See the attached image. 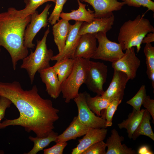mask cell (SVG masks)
Wrapping results in <instances>:
<instances>
[{
    "label": "cell",
    "instance_id": "484cf974",
    "mask_svg": "<svg viewBox=\"0 0 154 154\" xmlns=\"http://www.w3.org/2000/svg\"><path fill=\"white\" fill-rule=\"evenodd\" d=\"M57 132L53 130L46 137H35L30 136L29 139L34 142V145L32 149L27 154H36L38 152L48 146L52 142H55L58 135Z\"/></svg>",
    "mask_w": 154,
    "mask_h": 154
},
{
    "label": "cell",
    "instance_id": "d6986e66",
    "mask_svg": "<svg viewBox=\"0 0 154 154\" xmlns=\"http://www.w3.org/2000/svg\"><path fill=\"white\" fill-rule=\"evenodd\" d=\"M124 137L119 135L115 129L111 130V134L107 139L106 143L107 147L106 154H136L137 152L131 148L128 147L121 142Z\"/></svg>",
    "mask_w": 154,
    "mask_h": 154
},
{
    "label": "cell",
    "instance_id": "5bb4252c",
    "mask_svg": "<svg viewBox=\"0 0 154 154\" xmlns=\"http://www.w3.org/2000/svg\"><path fill=\"white\" fill-rule=\"evenodd\" d=\"M115 17L113 13L105 17L95 18L90 23L83 22L78 32L80 35L86 33H96L102 32L106 33L112 28Z\"/></svg>",
    "mask_w": 154,
    "mask_h": 154
},
{
    "label": "cell",
    "instance_id": "f546056e",
    "mask_svg": "<svg viewBox=\"0 0 154 154\" xmlns=\"http://www.w3.org/2000/svg\"><path fill=\"white\" fill-rule=\"evenodd\" d=\"M121 101V100L118 99L114 100L110 102L107 108L104 110V114L103 115H104L106 120L107 127L112 126L113 116L117 107Z\"/></svg>",
    "mask_w": 154,
    "mask_h": 154
},
{
    "label": "cell",
    "instance_id": "e0dca14e",
    "mask_svg": "<svg viewBox=\"0 0 154 154\" xmlns=\"http://www.w3.org/2000/svg\"><path fill=\"white\" fill-rule=\"evenodd\" d=\"M97 40L94 33H86L80 35L74 58H92L97 48Z\"/></svg>",
    "mask_w": 154,
    "mask_h": 154
},
{
    "label": "cell",
    "instance_id": "4dcf8cb0",
    "mask_svg": "<svg viewBox=\"0 0 154 154\" xmlns=\"http://www.w3.org/2000/svg\"><path fill=\"white\" fill-rule=\"evenodd\" d=\"M67 0H56L54 8L48 19V22L53 25L59 20L64 4Z\"/></svg>",
    "mask_w": 154,
    "mask_h": 154
},
{
    "label": "cell",
    "instance_id": "d4e9b609",
    "mask_svg": "<svg viewBox=\"0 0 154 154\" xmlns=\"http://www.w3.org/2000/svg\"><path fill=\"white\" fill-rule=\"evenodd\" d=\"M151 116L149 112L145 109L142 119L132 135V139L133 140L140 135H144L154 141V133L150 124Z\"/></svg>",
    "mask_w": 154,
    "mask_h": 154
},
{
    "label": "cell",
    "instance_id": "7402d4cb",
    "mask_svg": "<svg viewBox=\"0 0 154 154\" xmlns=\"http://www.w3.org/2000/svg\"><path fill=\"white\" fill-rule=\"evenodd\" d=\"M145 110V109H142L139 111H137L133 108L132 112L129 114L128 118L117 124L119 129H126L128 137L129 139L132 138L134 132L139 125Z\"/></svg>",
    "mask_w": 154,
    "mask_h": 154
},
{
    "label": "cell",
    "instance_id": "8d00e7d4",
    "mask_svg": "<svg viewBox=\"0 0 154 154\" xmlns=\"http://www.w3.org/2000/svg\"><path fill=\"white\" fill-rule=\"evenodd\" d=\"M154 41V32L148 33L143 38L142 43H150Z\"/></svg>",
    "mask_w": 154,
    "mask_h": 154
},
{
    "label": "cell",
    "instance_id": "ba28073f",
    "mask_svg": "<svg viewBox=\"0 0 154 154\" xmlns=\"http://www.w3.org/2000/svg\"><path fill=\"white\" fill-rule=\"evenodd\" d=\"M86 92L79 93L73 99L78 108V120L82 124L90 128H106L105 118L96 116L87 106L85 98Z\"/></svg>",
    "mask_w": 154,
    "mask_h": 154
},
{
    "label": "cell",
    "instance_id": "ac0fdd59",
    "mask_svg": "<svg viewBox=\"0 0 154 154\" xmlns=\"http://www.w3.org/2000/svg\"><path fill=\"white\" fill-rule=\"evenodd\" d=\"M91 128L82 124L77 116H74L70 125L61 134L58 135L55 142L56 143L66 142L85 135Z\"/></svg>",
    "mask_w": 154,
    "mask_h": 154
},
{
    "label": "cell",
    "instance_id": "5b68a950",
    "mask_svg": "<svg viewBox=\"0 0 154 154\" xmlns=\"http://www.w3.org/2000/svg\"><path fill=\"white\" fill-rule=\"evenodd\" d=\"M75 58V62L71 72L62 84L61 92L65 102L67 103L78 95L80 86L85 83L90 66V59Z\"/></svg>",
    "mask_w": 154,
    "mask_h": 154
},
{
    "label": "cell",
    "instance_id": "74e56055",
    "mask_svg": "<svg viewBox=\"0 0 154 154\" xmlns=\"http://www.w3.org/2000/svg\"><path fill=\"white\" fill-rule=\"evenodd\" d=\"M154 153L151 150L149 147L143 145L141 146L138 149V154H153Z\"/></svg>",
    "mask_w": 154,
    "mask_h": 154
},
{
    "label": "cell",
    "instance_id": "8992f818",
    "mask_svg": "<svg viewBox=\"0 0 154 154\" xmlns=\"http://www.w3.org/2000/svg\"><path fill=\"white\" fill-rule=\"evenodd\" d=\"M95 34L98 45L92 58L112 63L123 54V47L121 43L109 40L106 33L100 32Z\"/></svg>",
    "mask_w": 154,
    "mask_h": 154
},
{
    "label": "cell",
    "instance_id": "9a60e30c",
    "mask_svg": "<svg viewBox=\"0 0 154 154\" xmlns=\"http://www.w3.org/2000/svg\"><path fill=\"white\" fill-rule=\"evenodd\" d=\"M42 81L45 84L46 91L52 98L56 99L61 92L62 84L52 66L39 71Z\"/></svg>",
    "mask_w": 154,
    "mask_h": 154
},
{
    "label": "cell",
    "instance_id": "9c48e42d",
    "mask_svg": "<svg viewBox=\"0 0 154 154\" xmlns=\"http://www.w3.org/2000/svg\"><path fill=\"white\" fill-rule=\"evenodd\" d=\"M52 5L47 4L40 14L36 11L31 14L30 21L25 29L24 37V45L27 48H33L35 45L33 43L35 37L42 28L48 25V11Z\"/></svg>",
    "mask_w": 154,
    "mask_h": 154
},
{
    "label": "cell",
    "instance_id": "d590c367",
    "mask_svg": "<svg viewBox=\"0 0 154 154\" xmlns=\"http://www.w3.org/2000/svg\"><path fill=\"white\" fill-rule=\"evenodd\" d=\"M142 105L146 108L152 116L154 121V100L151 98L149 96H146L143 102Z\"/></svg>",
    "mask_w": 154,
    "mask_h": 154
},
{
    "label": "cell",
    "instance_id": "4316f807",
    "mask_svg": "<svg viewBox=\"0 0 154 154\" xmlns=\"http://www.w3.org/2000/svg\"><path fill=\"white\" fill-rule=\"evenodd\" d=\"M146 57L147 67L146 74L151 80L152 85L154 88V47L151 43L146 44L143 49Z\"/></svg>",
    "mask_w": 154,
    "mask_h": 154
},
{
    "label": "cell",
    "instance_id": "4fadbf2b",
    "mask_svg": "<svg viewBox=\"0 0 154 154\" xmlns=\"http://www.w3.org/2000/svg\"><path fill=\"white\" fill-rule=\"evenodd\" d=\"M88 3L94 9L96 18H100L108 16L113 13L114 11L121 10L126 5L124 1L118 0H80Z\"/></svg>",
    "mask_w": 154,
    "mask_h": 154
},
{
    "label": "cell",
    "instance_id": "6da1fadb",
    "mask_svg": "<svg viewBox=\"0 0 154 154\" xmlns=\"http://www.w3.org/2000/svg\"><path fill=\"white\" fill-rule=\"evenodd\" d=\"M0 96L10 100L19 112V117L6 119L0 123V129L9 126H20L28 132L32 131L36 136H47L54 128V124L59 118L58 109L54 108L52 101L42 98L36 85L25 90L18 81L0 82Z\"/></svg>",
    "mask_w": 154,
    "mask_h": 154
},
{
    "label": "cell",
    "instance_id": "d6a6232c",
    "mask_svg": "<svg viewBox=\"0 0 154 154\" xmlns=\"http://www.w3.org/2000/svg\"><path fill=\"white\" fill-rule=\"evenodd\" d=\"M125 2L129 6L139 7L141 6L147 8V11L154 12V2L151 0H120Z\"/></svg>",
    "mask_w": 154,
    "mask_h": 154
},
{
    "label": "cell",
    "instance_id": "1f68e13d",
    "mask_svg": "<svg viewBox=\"0 0 154 154\" xmlns=\"http://www.w3.org/2000/svg\"><path fill=\"white\" fill-rule=\"evenodd\" d=\"M107 145L103 141L92 144L85 150L82 154H106Z\"/></svg>",
    "mask_w": 154,
    "mask_h": 154
},
{
    "label": "cell",
    "instance_id": "e575fe53",
    "mask_svg": "<svg viewBox=\"0 0 154 154\" xmlns=\"http://www.w3.org/2000/svg\"><path fill=\"white\" fill-rule=\"evenodd\" d=\"M12 104L11 101L8 98L0 96V123L4 117L6 109L9 108Z\"/></svg>",
    "mask_w": 154,
    "mask_h": 154
},
{
    "label": "cell",
    "instance_id": "277c9868",
    "mask_svg": "<svg viewBox=\"0 0 154 154\" xmlns=\"http://www.w3.org/2000/svg\"><path fill=\"white\" fill-rule=\"evenodd\" d=\"M50 31L48 27L42 39L40 40H37L35 50L33 52L31 50L29 55L23 60L21 68L26 70L31 84L37 72L50 66V62L53 56V53L51 49H48L46 44L47 38Z\"/></svg>",
    "mask_w": 154,
    "mask_h": 154
},
{
    "label": "cell",
    "instance_id": "2e32d148",
    "mask_svg": "<svg viewBox=\"0 0 154 154\" xmlns=\"http://www.w3.org/2000/svg\"><path fill=\"white\" fill-rule=\"evenodd\" d=\"M106 128H91L81 139L78 140L79 143L72 149V154H82L86 149L92 144L103 141L108 133Z\"/></svg>",
    "mask_w": 154,
    "mask_h": 154
},
{
    "label": "cell",
    "instance_id": "ffe728a7",
    "mask_svg": "<svg viewBox=\"0 0 154 154\" xmlns=\"http://www.w3.org/2000/svg\"><path fill=\"white\" fill-rule=\"evenodd\" d=\"M78 4V8L76 10H72L70 13L62 12L60 17L68 21L74 20L76 21H80L90 23L95 18L94 11L89 9L87 10L86 5L82 3L80 0H77Z\"/></svg>",
    "mask_w": 154,
    "mask_h": 154
},
{
    "label": "cell",
    "instance_id": "f1b7e54d",
    "mask_svg": "<svg viewBox=\"0 0 154 154\" xmlns=\"http://www.w3.org/2000/svg\"><path fill=\"white\" fill-rule=\"evenodd\" d=\"M146 96L145 86L142 85L136 94L127 101L126 103L131 106L136 111H139Z\"/></svg>",
    "mask_w": 154,
    "mask_h": 154
},
{
    "label": "cell",
    "instance_id": "836d02e7",
    "mask_svg": "<svg viewBox=\"0 0 154 154\" xmlns=\"http://www.w3.org/2000/svg\"><path fill=\"white\" fill-rule=\"evenodd\" d=\"M68 144L67 142L57 143L52 147L44 149V154H62L64 149Z\"/></svg>",
    "mask_w": 154,
    "mask_h": 154
},
{
    "label": "cell",
    "instance_id": "83f0119b",
    "mask_svg": "<svg viewBox=\"0 0 154 154\" xmlns=\"http://www.w3.org/2000/svg\"><path fill=\"white\" fill-rule=\"evenodd\" d=\"M49 1L55 3L56 0H24L25 4V8L21 10H17L15 9V11L18 16L25 17L36 11L42 5Z\"/></svg>",
    "mask_w": 154,
    "mask_h": 154
},
{
    "label": "cell",
    "instance_id": "3957f363",
    "mask_svg": "<svg viewBox=\"0 0 154 154\" xmlns=\"http://www.w3.org/2000/svg\"><path fill=\"white\" fill-rule=\"evenodd\" d=\"M144 16V14L139 15L133 20L126 21L121 27L117 39L122 44L123 50L135 46L138 53L144 37L148 33L154 32L153 26Z\"/></svg>",
    "mask_w": 154,
    "mask_h": 154
},
{
    "label": "cell",
    "instance_id": "44dd1931",
    "mask_svg": "<svg viewBox=\"0 0 154 154\" xmlns=\"http://www.w3.org/2000/svg\"><path fill=\"white\" fill-rule=\"evenodd\" d=\"M57 22L53 25L52 30L54 40L59 53L64 46L71 25L69 21L62 19Z\"/></svg>",
    "mask_w": 154,
    "mask_h": 154
},
{
    "label": "cell",
    "instance_id": "7c38bea8",
    "mask_svg": "<svg viewBox=\"0 0 154 154\" xmlns=\"http://www.w3.org/2000/svg\"><path fill=\"white\" fill-rule=\"evenodd\" d=\"M129 79L124 73L114 70L111 82L106 90L102 96L111 102L114 99L122 101L124 91Z\"/></svg>",
    "mask_w": 154,
    "mask_h": 154
},
{
    "label": "cell",
    "instance_id": "603a6c76",
    "mask_svg": "<svg viewBox=\"0 0 154 154\" xmlns=\"http://www.w3.org/2000/svg\"><path fill=\"white\" fill-rule=\"evenodd\" d=\"M86 101L89 108L96 116L101 117V112L106 109L111 102L102 95H97L94 97L86 92Z\"/></svg>",
    "mask_w": 154,
    "mask_h": 154
},
{
    "label": "cell",
    "instance_id": "52a82bcc",
    "mask_svg": "<svg viewBox=\"0 0 154 154\" xmlns=\"http://www.w3.org/2000/svg\"><path fill=\"white\" fill-rule=\"evenodd\" d=\"M108 72V66L103 62L90 60L84 83L88 89L98 95H102Z\"/></svg>",
    "mask_w": 154,
    "mask_h": 154
},
{
    "label": "cell",
    "instance_id": "30bf717a",
    "mask_svg": "<svg viewBox=\"0 0 154 154\" xmlns=\"http://www.w3.org/2000/svg\"><path fill=\"white\" fill-rule=\"evenodd\" d=\"M125 52L119 59L112 63L114 70L122 72L127 76L129 80H133L136 75L141 61L136 56L134 47L125 50Z\"/></svg>",
    "mask_w": 154,
    "mask_h": 154
},
{
    "label": "cell",
    "instance_id": "cb8c5ba5",
    "mask_svg": "<svg viewBox=\"0 0 154 154\" xmlns=\"http://www.w3.org/2000/svg\"><path fill=\"white\" fill-rule=\"evenodd\" d=\"M75 62V58L63 59L57 61L52 66L61 84L71 72Z\"/></svg>",
    "mask_w": 154,
    "mask_h": 154
},
{
    "label": "cell",
    "instance_id": "7a4b0ae2",
    "mask_svg": "<svg viewBox=\"0 0 154 154\" xmlns=\"http://www.w3.org/2000/svg\"><path fill=\"white\" fill-rule=\"evenodd\" d=\"M15 9L9 7L0 13V52L1 46L8 52L14 70L17 62L28 54V48L24 46V37L31 18V15L24 17L18 16Z\"/></svg>",
    "mask_w": 154,
    "mask_h": 154
},
{
    "label": "cell",
    "instance_id": "8fae6325",
    "mask_svg": "<svg viewBox=\"0 0 154 154\" xmlns=\"http://www.w3.org/2000/svg\"><path fill=\"white\" fill-rule=\"evenodd\" d=\"M83 22L82 21H76L74 24L71 25L63 50L57 54L53 56L51 59V60L57 61L66 58H74L75 52L80 37L78 34V32Z\"/></svg>",
    "mask_w": 154,
    "mask_h": 154
}]
</instances>
